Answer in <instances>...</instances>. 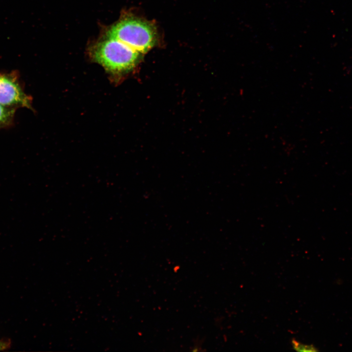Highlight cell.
<instances>
[{
  "label": "cell",
  "instance_id": "obj_3",
  "mask_svg": "<svg viewBox=\"0 0 352 352\" xmlns=\"http://www.w3.org/2000/svg\"><path fill=\"white\" fill-rule=\"evenodd\" d=\"M0 104L9 108H31L30 99L11 74H0Z\"/></svg>",
  "mask_w": 352,
  "mask_h": 352
},
{
  "label": "cell",
  "instance_id": "obj_2",
  "mask_svg": "<svg viewBox=\"0 0 352 352\" xmlns=\"http://www.w3.org/2000/svg\"><path fill=\"white\" fill-rule=\"evenodd\" d=\"M92 55L97 62L114 73L132 69L139 58V52L110 37L96 44L93 48Z\"/></svg>",
  "mask_w": 352,
  "mask_h": 352
},
{
  "label": "cell",
  "instance_id": "obj_1",
  "mask_svg": "<svg viewBox=\"0 0 352 352\" xmlns=\"http://www.w3.org/2000/svg\"><path fill=\"white\" fill-rule=\"evenodd\" d=\"M108 37L115 39L138 52L145 53L156 44L155 27L149 22L126 18L113 25L108 31Z\"/></svg>",
  "mask_w": 352,
  "mask_h": 352
},
{
  "label": "cell",
  "instance_id": "obj_5",
  "mask_svg": "<svg viewBox=\"0 0 352 352\" xmlns=\"http://www.w3.org/2000/svg\"><path fill=\"white\" fill-rule=\"evenodd\" d=\"M293 349L298 352H316L317 349L313 345H307L301 343L294 338L291 340Z\"/></svg>",
  "mask_w": 352,
  "mask_h": 352
},
{
  "label": "cell",
  "instance_id": "obj_6",
  "mask_svg": "<svg viewBox=\"0 0 352 352\" xmlns=\"http://www.w3.org/2000/svg\"><path fill=\"white\" fill-rule=\"evenodd\" d=\"M11 343L9 340L0 339V351L8 349L10 346Z\"/></svg>",
  "mask_w": 352,
  "mask_h": 352
},
{
  "label": "cell",
  "instance_id": "obj_4",
  "mask_svg": "<svg viewBox=\"0 0 352 352\" xmlns=\"http://www.w3.org/2000/svg\"><path fill=\"white\" fill-rule=\"evenodd\" d=\"M15 108L5 107L0 104V128L9 125L13 120Z\"/></svg>",
  "mask_w": 352,
  "mask_h": 352
}]
</instances>
